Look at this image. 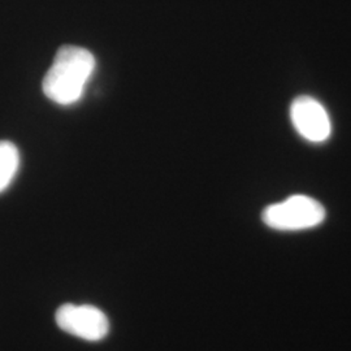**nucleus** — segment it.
Returning <instances> with one entry per match:
<instances>
[{
    "instance_id": "f257e3e1",
    "label": "nucleus",
    "mask_w": 351,
    "mask_h": 351,
    "mask_svg": "<svg viewBox=\"0 0 351 351\" xmlns=\"http://www.w3.org/2000/svg\"><path fill=\"white\" fill-rule=\"evenodd\" d=\"M95 66V56L90 51L63 46L43 78L45 95L59 106L75 104L82 98Z\"/></svg>"
},
{
    "instance_id": "f03ea898",
    "label": "nucleus",
    "mask_w": 351,
    "mask_h": 351,
    "mask_svg": "<svg viewBox=\"0 0 351 351\" xmlns=\"http://www.w3.org/2000/svg\"><path fill=\"white\" fill-rule=\"evenodd\" d=\"M324 219L323 204L307 195H291L285 201L265 207L262 213L265 226L281 232L311 229L320 226Z\"/></svg>"
},
{
    "instance_id": "7ed1b4c3",
    "label": "nucleus",
    "mask_w": 351,
    "mask_h": 351,
    "mask_svg": "<svg viewBox=\"0 0 351 351\" xmlns=\"http://www.w3.org/2000/svg\"><path fill=\"white\" fill-rule=\"evenodd\" d=\"M55 320L65 333L90 342L101 341L110 333L107 315L91 304H63L58 308Z\"/></svg>"
},
{
    "instance_id": "20e7f679",
    "label": "nucleus",
    "mask_w": 351,
    "mask_h": 351,
    "mask_svg": "<svg viewBox=\"0 0 351 351\" xmlns=\"http://www.w3.org/2000/svg\"><path fill=\"white\" fill-rule=\"evenodd\" d=\"M290 117L295 130L310 142L322 143L332 133L330 119L324 106L311 97L295 98L290 107Z\"/></svg>"
},
{
    "instance_id": "39448f33",
    "label": "nucleus",
    "mask_w": 351,
    "mask_h": 351,
    "mask_svg": "<svg viewBox=\"0 0 351 351\" xmlns=\"http://www.w3.org/2000/svg\"><path fill=\"white\" fill-rule=\"evenodd\" d=\"M20 154L10 141H0V193L12 184L19 171Z\"/></svg>"
}]
</instances>
